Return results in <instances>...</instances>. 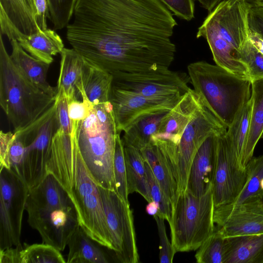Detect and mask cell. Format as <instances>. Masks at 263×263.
I'll return each instance as SVG.
<instances>
[{
    "instance_id": "cell-17",
    "label": "cell",
    "mask_w": 263,
    "mask_h": 263,
    "mask_svg": "<svg viewBox=\"0 0 263 263\" xmlns=\"http://www.w3.org/2000/svg\"><path fill=\"white\" fill-rule=\"evenodd\" d=\"M1 33L10 41L42 30L34 0H0Z\"/></svg>"
},
{
    "instance_id": "cell-39",
    "label": "cell",
    "mask_w": 263,
    "mask_h": 263,
    "mask_svg": "<svg viewBox=\"0 0 263 263\" xmlns=\"http://www.w3.org/2000/svg\"><path fill=\"white\" fill-rule=\"evenodd\" d=\"M154 218L156 220L160 239L159 259L161 263H171L173 262L176 252L170 242L166 232L164 219L155 215Z\"/></svg>"
},
{
    "instance_id": "cell-27",
    "label": "cell",
    "mask_w": 263,
    "mask_h": 263,
    "mask_svg": "<svg viewBox=\"0 0 263 263\" xmlns=\"http://www.w3.org/2000/svg\"><path fill=\"white\" fill-rule=\"evenodd\" d=\"M173 108L155 111L140 117L124 132L122 138L123 144L140 151L150 143L152 137L158 130L161 120Z\"/></svg>"
},
{
    "instance_id": "cell-42",
    "label": "cell",
    "mask_w": 263,
    "mask_h": 263,
    "mask_svg": "<svg viewBox=\"0 0 263 263\" xmlns=\"http://www.w3.org/2000/svg\"><path fill=\"white\" fill-rule=\"evenodd\" d=\"M16 138L14 132H0V166L9 168V153L11 145Z\"/></svg>"
},
{
    "instance_id": "cell-23",
    "label": "cell",
    "mask_w": 263,
    "mask_h": 263,
    "mask_svg": "<svg viewBox=\"0 0 263 263\" xmlns=\"http://www.w3.org/2000/svg\"><path fill=\"white\" fill-rule=\"evenodd\" d=\"M61 54L57 94H62L69 102L78 99L77 85L81 81L85 61L73 48H64Z\"/></svg>"
},
{
    "instance_id": "cell-48",
    "label": "cell",
    "mask_w": 263,
    "mask_h": 263,
    "mask_svg": "<svg viewBox=\"0 0 263 263\" xmlns=\"http://www.w3.org/2000/svg\"><path fill=\"white\" fill-rule=\"evenodd\" d=\"M245 1L250 5H252L255 3L263 1V0H245Z\"/></svg>"
},
{
    "instance_id": "cell-32",
    "label": "cell",
    "mask_w": 263,
    "mask_h": 263,
    "mask_svg": "<svg viewBox=\"0 0 263 263\" xmlns=\"http://www.w3.org/2000/svg\"><path fill=\"white\" fill-rule=\"evenodd\" d=\"M248 179L246 183L236 200L228 205H236L248 198L258 194H262L260 182L263 179V154L252 157L246 165Z\"/></svg>"
},
{
    "instance_id": "cell-30",
    "label": "cell",
    "mask_w": 263,
    "mask_h": 263,
    "mask_svg": "<svg viewBox=\"0 0 263 263\" xmlns=\"http://www.w3.org/2000/svg\"><path fill=\"white\" fill-rule=\"evenodd\" d=\"M252 105L253 100L251 97L239 111L233 123L227 128V136L237 156L240 168L249 132Z\"/></svg>"
},
{
    "instance_id": "cell-14",
    "label": "cell",
    "mask_w": 263,
    "mask_h": 263,
    "mask_svg": "<svg viewBox=\"0 0 263 263\" xmlns=\"http://www.w3.org/2000/svg\"><path fill=\"white\" fill-rule=\"evenodd\" d=\"M227 131V128L201 101L177 146L179 194L186 190L190 167L201 145L210 136L220 135Z\"/></svg>"
},
{
    "instance_id": "cell-16",
    "label": "cell",
    "mask_w": 263,
    "mask_h": 263,
    "mask_svg": "<svg viewBox=\"0 0 263 263\" xmlns=\"http://www.w3.org/2000/svg\"><path fill=\"white\" fill-rule=\"evenodd\" d=\"M183 95L168 98L147 97L112 85L110 102L118 133L125 131L141 116L174 107Z\"/></svg>"
},
{
    "instance_id": "cell-29",
    "label": "cell",
    "mask_w": 263,
    "mask_h": 263,
    "mask_svg": "<svg viewBox=\"0 0 263 263\" xmlns=\"http://www.w3.org/2000/svg\"><path fill=\"white\" fill-rule=\"evenodd\" d=\"M123 145L128 193L137 192L149 202L152 199L146 178L144 160L138 149L129 145Z\"/></svg>"
},
{
    "instance_id": "cell-22",
    "label": "cell",
    "mask_w": 263,
    "mask_h": 263,
    "mask_svg": "<svg viewBox=\"0 0 263 263\" xmlns=\"http://www.w3.org/2000/svg\"><path fill=\"white\" fill-rule=\"evenodd\" d=\"M223 263H263V233L225 238Z\"/></svg>"
},
{
    "instance_id": "cell-34",
    "label": "cell",
    "mask_w": 263,
    "mask_h": 263,
    "mask_svg": "<svg viewBox=\"0 0 263 263\" xmlns=\"http://www.w3.org/2000/svg\"><path fill=\"white\" fill-rule=\"evenodd\" d=\"M225 238L215 228L214 232L197 249L195 258L199 263H223Z\"/></svg>"
},
{
    "instance_id": "cell-13",
    "label": "cell",
    "mask_w": 263,
    "mask_h": 263,
    "mask_svg": "<svg viewBox=\"0 0 263 263\" xmlns=\"http://www.w3.org/2000/svg\"><path fill=\"white\" fill-rule=\"evenodd\" d=\"M227 132L217 136L211 189L214 208L233 202L243 190L248 179L247 171L240 168Z\"/></svg>"
},
{
    "instance_id": "cell-31",
    "label": "cell",
    "mask_w": 263,
    "mask_h": 263,
    "mask_svg": "<svg viewBox=\"0 0 263 263\" xmlns=\"http://www.w3.org/2000/svg\"><path fill=\"white\" fill-rule=\"evenodd\" d=\"M251 80L263 78V37L250 29V38L240 54Z\"/></svg>"
},
{
    "instance_id": "cell-35",
    "label": "cell",
    "mask_w": 263,
    "mask_h": 263,
    "mask_svg": "<svg viewBox=\"0 0 263 263\" xmlns=\"http://www.w3.org/2000/svg\"><path fill=\"white\" fill-rule=\"evenodd\" d=\"M114 175L116 192L125 203L129 204L128 199L129 193L124 145L120 133H118L116 140L114 160Z\"/></svg>"
},
{
    "instance_id": "cell-15",
    "label": "cell",
    "mask_w": 263,
    "mask_h": 263,
    "mask_svg": "<svg viewBox=\"0 0 263 263\" xmlns=\"http://www.w3.org/2000/svg\"><path fill=\"white\" fill-rule=\"evenodd\" d=\"M215 228L224 238L263 233V194L236 205L214 208Z\"/></svg>"
},
{
    "instance_id": "cell-26",
    "label": "cell",
    "mask_w": 263,
    "mask_h": 263,
    "mask_svg": "<svg viewBox=\"0 0 263 263\" xmlns=\"http://www.w3.org/2000/svg\"><path fill=\"white\" fill-rule=\"evenodd\" d=\"M79 226L69 240L67 263H108L107 256Z\"/></svg>"
},
{
    "instance_id": "cell-41",
    "label": "cell",
    "mask_w": 263,
    "mask_h": 263,
    "mask_svg": "<svg viewBox=\"0 0 263 263\" xmlns=\"http://www.w3.org/2000/svg\"><path fill=\"white\" fill-rule=\"evenodd\" d=\"M69 101L62 94H57L55 100V115L59 128L66 134L72 133V127L68 115V105Z\"/></svg>"
},
{
    "instance_id": "cell-2",
    "label": "cell",
    "mask_w": 263,
    "mask_h": 263,
    "mask_svg": "<svg viewBox=\"0 0 263 263\" xmlns=\"http://www.w3.org/2000/svg\"><path fill=\"white\" fill-rule=\"evenodd\" d=\"M77 132L74 130L70 134L59 128L56 130L51 142L46 172L67 193L85 232L101 246L112 251L99 186L82 157Z\"/></svg>"
},
{
    "instance_id": "cell-18",
    "label": "cell",
    "mask_w": 263,
    "mask_h": 263,
    "mask_svg": "<svg viewBox=\"0 0 263 263\" xmlns=\"http://www.w3.org/2000/svg\"><path fill=\"white\" fill-rule=\"evenodd\" d=\"M201 103L200 97L191 88L163 117L151 140L168 141L178 145L187 125Z\"/></svg>"
},
{
    "instance_id": "cell-45",
    "label": "cell",
    "mask_w": 263,
    "mask_h": 263,
    "mask_svg": "<svg viewBox=\"0 0 263 263\" xmlns=\"http://www.w3.org/2000/svg\"><path fill=\"white\" fill-rule=\"evenodd\" d=\"M21 243L16 247L0 250V263H20Z\"/></svg>"
},
{
    "instance_id": "cell-1",
    "label": "cell",
    "mask_w": 263,
    "mask_h": 263,
    "mask_svg": "<svg viewBox=\"0 0 263 263\" xmlns=\"http://www.w3.org/2000/svg\"><path fill=\"white\" fill-rule=\"evenodd\" d=\"M69 44L89 64L113 73L169 68L177 23L160 0H78Z\"/></svg>"
},
{
    "instance_id": "cell-7",
    "label": "cell",
    "mask_w": 263,
    "mask_h": 263,
    "mask_svg": "<svg viewBox=\"0 0 263 263\" xmlns=\"http://www.w3.org/2000/svg\"><path fill=\"white\" fill-rule=\"evenodd\" d=\"M118 133L110 101L94 105L77 132L81 153L97 184L115 192L114 160Z\"/></svg>"
},
{
    "instance_id": "cell-4",
    "label": "cell",
    "mask_w": 263,
    "mask_h": 263,
    "mask_svg": "<svg viewBox=\"0 0 263 263\" xmlns=\"http://www.w3.org/2000/svg\"><path fill=\"white\" fill-rule=\"evenodd\" d=\"M25 210L28 222L43 243L63 251L80 226L76 208L66 191L50 174L29 189Z\"/></svg>"
},
{
    "instance_id": "cell-25",
    "label": "cell",
    "mask_w": 263,
    "mask_h": 263,
    "mask_svg": "<svg viewBox=\"0 0 263 263\" xmlns=\"http://www.w3.org/2000/svg\"><path fill=\"white\" fill-rule=\"evenodd\" d=\"M253 105L248 135L243 153L241 168L246 170L253 157L255 147L263 132V78L251 80Z\"/></svg>"
},
{
    "instance_id": "cell-47",
    "label": "cell",
    "mask_w": 263,
    "mask_h": 263,
    "mask_svg": "<svg viewBox=\"0 0 263 263\" xmlns=\"http://www.w3.org/2000/svg\"><path fill=\"white\" fill-rule=\"evenodd\" d=\"M159 211V206L156 202L154 201H152L147 204L146 206V213L152 216L157 215Z\"/></svg>"
},
{
    "instance_id": "cell-52",
    "label": "cell",
    "mask_w": 263,
    "mask_h": 263,
    "mask_svg": "<svg viewBox=\"0 0 263 263\" xmlns=\"http://www.w3.org/2000/svg\"><path fill=\"white\" fill-rule=\"evenodd\" d=\"M262 138H263V132H262V135H261V137Z\"/></svg>"
},
{
    "instance_id": "cell-12",
    "label": "cell",
    "mask_w": 263,
    "mask_h": 263,
    "mask_svg": "<svg viewBox=\"0 0 263 263\" xmlns=\"http://www.w3.org/2000/svg\"><path fill=\"white\" fill-rule=\"evenodd\" d=\"M112 74L114 86L147 97L181 96L191 89L189 75L169 68L133 73L117 72Z\"/></svg>"
},
{
    "instance_id": "cell-19",
    "label": "cell",
    "mask_w": 263,
    "mask_h": 263,
    "mask_svg": "<svg viewBox=\"0 0 263 263\" xmlns=\"http://www.w3.org/2000/svg\"><path fill=\"white\" fill-rule=\"evenodd\" d=\"M218 135L213 134L208 137L198 149L192 161L186 190L196 196L204 195L212 188Z\"/></svg>"
},
{
    "instance_id": "cell-38",
    "label": "cell",
    "mask_w": 263,
    "mask_h": 263,
    "mask_svg": "<svg viewBox=\"0 0 263 263\" xmlns=\"http://www.w3.org/2000/svg\"><path fill=\"white\" fill-rule=\"evenodd\" d=\"M79 96L81 100H72L68 105V115L72 128L78 127L80 122L90 115L94 107L86 97L83 86L79 90Z\"/></svg>"
},
{
    "instance_id": "cell-51",
    "label": "cell",
    "mask_w": 263,
    "mask_h": 263,
    "mask_svg": "<svg viewBox=\"0 0 263 263\" xmlns=\"http://www.w3.org/2000/svg\"><path fill=\"white\" fill-rule=\"evenodd\" d=\"M260 187L263 190V179L261 180L260 182Z\"/></svg>"
},
{
    "instance_id": "cell-46",
    "label": "cell",
    "mask_w": 263,
    "mask_h": 263,
    "mask_svg": "<svg viewBox=\"0 0 263 263\" xmlns=\"http://www.w3.org/2000/svg\"><path fill=\"white\" fill-rule=\"evenodd\" d=\"M198 2L201 6L211 12L222 0H195Z\"/></svg>"
},
{
    "instance_id": "cell-33",
    "label": "cell",
    "mask_w": 263,
    "mask_h": 263,
    "mask_svg": "<svg viewBox=\"0 0 263 263\" xmlns=\"http://www.w3.org/2000/svg\"><path fill=\"white\" fill-rule=\"evenodd\" d=\"M60 251L53 246L43 243L22 247L20 263H65Z\"/></svg>"
},
{
    "instance_id": "cell-36",
    "label": "cell",
    "mask_w": 263,
    "mask_h": 263,
    "mask_svg": "<svg viewBox=\"0 0 263 263\" xmlns=\"http://www.w3.org/2000/svg\"><path fill=\"white\" fill-rule=\"evenodd\" d=\"M49 17L54 28L63 29L69 24L78 0H47Z\"/></svg>"
},
{
    "instance_id": "cell-28",
    "label": "cell",
    "mask_w": 263,
    "mask_h": 263,
    "mask_svg": "<svg viewBox=\"0 0 263 263\" xmlns=\"http://www.w3.org/2000/svg\"><path fill=\"white\" fill-rule=\"evenodd\" d=\"M112 81L111 73L85 61L82 82L86 96L93 105L109 101Z\"/></svg>"
},
{
    "instance_id": "cell-40",
    "label": "cell",
    "mask_w": 263,
    "mask_h": 263,
    "mask_svg": "<svg viewBox=\"0 0 263 263\" xmlns=\"http://www.w3.org/2000/svg\"><path fill=\"white\" fill-rule=\"evenodd\" d=\"M170 10L181 19L190 21L194 17V0H160Z\"/></svg>"
},
{
    "instance_id": "cell-20",
    "label": "cell",
    "mask_w": 263,
    "mask_h": 263,
    "mask_svg": "<svg viewBox=\"0 0 263 263\" xmlns=\"http://www.w3.org/2000/svg\"><path fill=\"white\" fill-rule=\"evenodd\" d=\"M157 148V159L149 166L162 191L172 205L179 195L178 145L161 140H151Z\"/></svg>"
},
{
    "instance_id": "cell-49",
    "label": "cell",
    "mask_w": 263,
    "mask_h": 263,
    "mask_svg": "<svg viewBox=\"0 0 263 263\" xmlns=\"http://www.w3.org/2000/svg\"><path fill=\"white\" fill-rule=\"evenodd\" d=\"M252 5H258V6H262L263 7V1L256 3H255L254 4H252Z\"/></svg>"
},
{
    "instance_id": "cell-50",
    "label": "cell",
    "mask_w": 263,
    "mask_h": 263,
    "mask_svg": "<svg viewBox=\"0 0 263 263\" xmlns=\"http://www.w3.org/2000/svg\"><path fill=\"white\" fill-rule=\"evenodd\" d=\"M230 5H233L234 3L238 0H228Z\"/></svg>"
},
{
    "instance_id": "cell-43",
    "label": "cell",
    "mask_w": 263,
    "mask_h": 263,
    "mask_svg": "<svg viewBox=\"0 0 263 263\" xmlns=\"http://www.w3.org/2000/svg\"><path fill=\"white\" fill-rule=\"evenodd\" d=\"M248 21L250 29L263 37V7L250 5Z\"/></svg>"
},
{
    "instance_id": "cell-11",
    "label": "cell",
    "mask_w": 263,
    "mask_h": 263,
    "mask_svg": "<svg viewBox=\"0 0 263 263\" xmlns=\"http://www.w3.org/2000/svg\"><path fill=\"white\" fill-rule=\"evenodd\" d=\"M99 189L117 259L122 263L138 262L134 217L129 204L115 191L100 186Z\"/></svg>"
},
{
    "instance_id": "cell-5",
    "label": "cell",
    "mask_w": 263,
    "mask_h": 263,
    "mask_svg": "<svg viewBox=\"0 0 263 263\" xmlns=\"http://www.w3.org/2000/svg\"><path fill=\"white\" fill-rule=\"evenodd\" d=\"M187 69L193 90L228 128L251 98V81L204 61L190 63Z\"/></svg>"
},
{
    "instance_id": "cell-44",
    "label": "cell",
    "mask_w": 263,
    "mask_h": 263,
    "mask_svg": "<svg viewBox=\"0 0 263 263\" xmlns=\"http://www.w3.org/2000/svg\"><path fill=\"white\" fill-rule=\"evenodd\" d=\"M36 9V21L42 30L47 28V18L49 17L47 0H34Z\"/></svg>"
},
{
    "instance_id": "cell-37",
    "label": "cell",
    "mask_w": 263,
    "mask_h": 263,
    "mask_svg": "<svg viewBox=\"0 0 263 263\" xmlns=\"http://www.w3.org/2000/svg\"><path fill=\"white\" fill-rule=\"evenodd\" d=\"M146 178L152 201L157 203L159 211L157 215L170 223L172 215V205L165 196L148 164L144 161Z\"/></svg>"
},
{
    "instance_id": "cell-8",
    "label": "cell",
    "mask_w": 263,
    "mask_h": 263,
    "mask_svg": "<svg viewBox=\"0 0 263 263\" xmlns=\"http://www.w3.org/2000/svg\"><path fill=\"white\" fill-rule=\"evenodd\" d=\"M214 211L212 189L200 197L186 190L179 195L169 224L176 253L197 250L214 232Z\"/></svg>"
},
{
    "instance_id": "cell-9",
    "label": "cell",
    "mask_w": 263,
    "mask_h": 263,
    "mask_svg": "<svg viewBox=\"0 0 263 263\" xmlns=\"http://www.w3.org/2000/svg\"><path fill=\"white\" fill-rule=\"evenodd\" d=\"M59 128L55 102L42 117L27 128L15 134L24 146V152L16 175L29 189L37 185L47 174L51 142Z\"/></svg>"
},
{
    "instance_id": "cell-10",
    "label": "cell",
    "mask_w": 263,
    "mask_h": 263,
    "mask_svg": "<svg viewBox=\"0 0 263 263\" xmlns=\"http://www.w3.org/2000/svg\"><path fill=\"white\" fill-rule=\"evenodd\" d=\"M29 190L18 176L1 166L0 250L21 244L22 219Z\"/></svg>"
},
{
    "instance_id": "cell-3",
    "label": "cell",
    "mask_w": 263,
    "mask_h": 263,
    "mask_svg": "<svg viewBox=\"0 0 263 263\" xmlns=\"http://www.w3.org/2000/svg\"><path fill=\"white\" fill-rule=\"evenodd\" d=\"M249 8L245 0H238L233 5L228 0H222L209 12L196 36L206 40L216 65L250 80L240 59L241 51L250 38Z\"/></svg>"
},
{
    "instance_id": "cell-24",
    "label": "cell",
    "mask_w": 263,
    "mask_h": 263,
    "mask_svg": "<svg viewBox=\"0 0 263 263\" xmlns=\"http://www.w3.org/2000/svg\"><path fill=\"white\" fill-rule=\"evenodd\" d=\"M16 40L29 54L48 64L53 62V56L61 53L64 48L60 35L48 28L30 35L22 36Z\"/></svg>"
},
{
    "instance_id": "cell-21",
    "label": "cell",
    "mask_w": 263,
    "mask_h": 263,
    "mask_svg": "<svg viewBox=\"0 0 263 263\" xmlns=\"http://www.w3.org/2000/svg\"><path fill=\"white\" fill-rule=\"evenodd\" d=\"M10 57L21 72L31 82L47 94L56 97L57 88L47 81L50 64L37 60L27 52L16 40L10 41Z\"/></svg>"
},
{
    "instance_id": "cell-6",
    "label": "cell",
    "mask_w": 263,
    "mask_h": 263,
    "mask_svg": "<svg viewBox=\"0 0 263 263\" xmlns=\"http://www.w3.org/2000/svg\"><path fill=\"white\" fill-rule=\"evenodd\" d=\"M0 35V105L19 133L44 115L53 106L55 97L28 80L8 53Z\"/></svg>"
}]
</instances>
